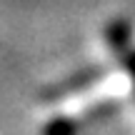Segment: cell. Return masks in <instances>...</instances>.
<instances>
[{
	"mask_svg": "<svg viewBox=\"0 0 135 135\" xmlns=\"http://www.w3.org/2000/svg\"><path fill=\"white\" fill-rule=\"evenodd\" d=\"M105 38H108V45H110L113 53L118 55H128V45H130V38H133V28L128 20H113L105 30Z\"/></svg>",
	"mask_w": 135,
	"mask_h": 135,
	"instance_id": "1",
	"label": "cell"
},
{
	"mask_svg": "<svg viewBox=\"0 0 135 135\" xmlns=\"http://www.w3.org/2000/svg\"><path fill=\"white\" fill-rule=\"evenodd\" d=\"M75 130H78L75 120H70V118H65V115H58V118H53V120L45 125L43 135H75Z\"/></svg>",
	"mask_w": 135,
	"mask_h": 135,
	"instance_id": "2",
	"label": "cell"
},
{
	"mask_svg": "<svg viewBox=\"0 0 135 135\" xmlns=\"http://www.w3.org/2000/svg\"><path fill=\"white\" fill-rule=\"evenodd\" d=\"M123 63H125V70L130 73V78H133V88H135V50H130L128 55H123Z\"/></svg>",
	"mask_w": 135,
	"mask_h": 135,
	"instance_id": "3",
	"label": "cell"
}]
</instances>
